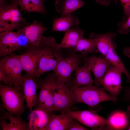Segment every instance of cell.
<instances>
[{
  "mask_svg": "<svg viewBox=\"0 0 130 130\" xmlns=\"http://www.w3.org/2000/svg\"><path fill=\"white\" fill-rule=\"evenodd\" d=\"M39 45L44 48V52L35 67L34 76L36 78L50 71H53L64 58L62 48L53 37L43 36Z\"/></svg>",
  "mask_w": 130,
  "mask_h": 130,
  "instance_id": "1",
  "label": "cell"
},
{
  "mask_svg": "<svg viewBox=\"0 0 130 130\" xmlns=\"http://www.w3.org/2000/svg\"><path fill=\"white\" fill-rule=\"evenodd\" d=\"M71 89L74 95L75 104L83 103L94 108L98 106L100 103L104 101L115 102L117 100L116 98L106 93L104 89L93 84Z\"/></svg>",
  "mask_w": 130,
  "mask_h": 130,
  "instance_id": "2",
  "label": "cell"
},
{
  "mask_svg": "<svg viewBox=\"0 0 130 130\" xmlns=\"http://www.w3.org/2000/svg\"><path fill=\"white\" fill-rule=\"evenodd\" d=\"M0 95L2 106L9 114L21 115L25 108L22 91L0 82Z\"/></svg>",
  "mask_w": 130,
  "mask_h": 130,
  "instance_id": "3",
  "label": "cell"
},
{
  "mask_svg": "<svg viewBox=\"0 0 130 130\" xmlns=\"http://www.w3.org/2000/svg\"><path fill=\"white\" fill-rule=\"evenodd\" d=\"M54 100V111L65 114L74 104L73 92L65 83L57 78L53 88Z\"/></svg>",
  "mask_w": 130,
  "mask_h": 130,
  "instance_id": "4",
  "label": "cell"
},
{
  "mask_svg": "<svg viewBox=\"0 0 130 130\" xmlns=\"http://www.w3.org/2000/svg\"><path fill=\"white\" fill-rule=\"evenodd\" d=\"M87 54H78L73 52L66 58H63L53 70L57 78L65 83L70 81L73 72L76 68L84 61Z\"/></svg>",
  "mask_w": 130,
  "mask_h": 130,
  "instance_id": "5",
  "label": "cell"
},
{
  "mask_svg": "<svg viewBox=\"0 0 130 130\" xmlns=\"http://www.w3.org/2000/svg\"><path fill=\"white\" fill-rule=\"evenodd\" d=\"M0 67L3 69L13 80L14 87L23 92V67L18 55L12 54L3 57Z\"/></svg>",
  "mask_w": 130,
  "mask_h": 130,
  "instance_id": "6",
  "label": "cell"
},
{
  "mask_svg": "<svg viewBox=\"0 0 130 130\" xmlns=\"http://www.w3.org/2000/svg\"><path fill=\"white\" fill-rule=\"evenodd\" d=\"M122 73L120 69L111 64L101 81V85L103 89L116 98L124 89L122 85Z\"/></svg>",
  "mask_w": 130,
  "mask_h": 130,
  "instance_id": "7",
  "label": "cell"
},
{
  "mask_svg": "<svg viewBox=\"0 0 130 130\" xmlns=\"http://www.w3.org/2000/svg\"><path fill=\"white\" fill-rule=\"evenodd\" d=\"M67 113L80 123L90 128H101L107 124L108 120L94 111L88 110L68 111Z\"/></svg>",
  "mask_w": 130,
  "mask_h": 130,
  "instance_id": "8",
  "label": "cell"
},
{
  "mask_svg": "<svg viewBox=\"0 0 130 130\" xmlns=\"http://www.w3.org/2000/svg\"><path fill=\"white\" fill-rule=\"evenodd\" d=\"M26 48V52L18 56L23 70L34 76L36 65L44 49L40 45L37 46L30 45Z\"/></svg>",
  "mask_w": 130,
  "mask_h": 130,
  "instance_id": "9",
  "label": "cell"
},
{
  "mask_svg": "<svg viewBox=\"0 0 130 130\" xmlns=\"http://www.w3.org/2000/svg\"><path fill=\"white\" fill-rule=\"evenodd\" d=\"M23 76V92L26 106L31 112L36 102L37 90L40 88L38 78L26 72Z\"/></svg>",
  "mask_w": 130,
  "mask_h": 130,
  "instance_id": "10",
  "label": "cell"
},
{
  "mask_svg": "<svg viewBox=\"0 0 130 130\" xmlns=\"http://www.w3.org/2000/svg\"><path fill=\"white\" fill-rule=\"evenodd\" d=\"M11 1L10 5L0 6V21L16 25L27 23L26 19L23 17L18 8V0Z\"/></svg>",
  "mask_w": 130,
  "mask_h": 130,
  "instance_id": "11",
  "label": "cell"
},
{
  "mask_svg": "<svg viewBox=\"0 0 130 130\" xmlns=\"http://www.w3.org/2000/svg\"><path fill=\"white\" fill-rule=\"evenodd\" d=\"M84 61L89 62L91 65V70L95 78V85L98 87L101 86V79L111 64L103 56H87L84 59Z\"/></svg>",
  "mask_w": 130,
  "mask_h": 130,
  "instance_id": "12",
  "label": "cell"
},
{
  "mask_svg": "<svg viewBox=\"0 0 130 130\" xmlns=\"http://www.w3.org/2000/svg\"><path fill=\"white\" fill-rule=\"evenodd\" d=\"M20 48L17 32L6 31L0 34V56L4 57L12 54Z\"/></svg>",
  "mask_w": 130,
  "mask_h": 130,
  "instance_id": "13",
  "label": "cell"
},
{
  "mask_svg": "<svg viewBox=\"0 0 130 130\" xmlns=\"http://www.w3.org/2000/svg\"><path fill=\"white\" fill-rule=\"evenodd\" d=\"M52 114L42 107L32 110L28 117L29 130H44Z\"/></svg>",
  "mask_w": 130,
  "mask_h": 130,
  "instance_id": "14",
  "label": "cell"
},
{
  "mask_svg": "<svg viewBox=\"0 0 130 130\" xmlns=\"http://www.w3.org/2000/svg\"><path fill=\"white\" fill-rule=\"evenodd\" d=\"M39 77L38 78V80L40 90L39 94H37L34 107L36 108L42 107L47 96L57 80V77L54 72L48 73L43 79Z\"/></svg>",
  "mask_w": 130,
  "mask_h": 130,
  "instance_id": "15",
  "label": "cell"
},
{
  "mask_svg": "<svg viewBox=\"0 0 130 130\" xmlns=\"http://www.w3.org/2000/svg\"><path fill=\"white\" fill-rule=\"evenodd\" d=\"M47 29L41 22L35 20L32 24L20 29L27 38L29 44L38 46L40 44L43 33Z\"/></svg>",
  "mask_w": 130,
  "mask_h": 130,
  "instance_id": "16",
  "label": "cell"
},
{
  "mask_svg": "<svg viewBox=\"0 0 130 130\" xmlns=\"http://www.w3.org/2000/svg\"><path fill=\"white\" fill-rule=\"evenodd\" d=\"M91 65L86 62L82 66H78L75 69V78L72 81L71 88L93 84L94 80L91 74Z\"/></svg>",
  "mask_w": 130,
  "mask_h": 130,
  "instance_id": "17",
  "label": "cell"
},
{
  "mask_svg": "<svg viewBox=\"0 0 130 130\" xmlns=\"http://www.w3.org/2000/svg\"><path fill=\"white\" fill-rule=\"evenodd\" d=\"M116 35V33L111 31L101 34L92 32L90 33L89 38L95 40L98 52L105 56L111 46L116 43L114 39Z\"/></svg>",
  "mask_w": 130,
  "mask_h": 130,
  "instance_id": "18",
  "label": "cell"
},
{
  "mask_svg": "<svg viewBox=\"0 0 130 130\" xmlns=\"http://www.w3.org/2000/svg\"><path fill=\"white\" fill-rule=\"evenodd\" d=\"M129 118L126 112L117 110L110 114L107 120L108 124L101 129L110 130H122L129 127Z\"/></svg>",
  "mask_w": 130,
  "mask_h": 130,
  "instance_id": "19",
  "label": "cell"
},
{
  "mask_svg": "<svg viewBox=\"0 0 130 130\" xmlns=\"http://www.w3.org/2000/svg\"><path fill=\"white\" fill-rule=\"evenodd\" d=\"M79 23L78 17L72 13L60 17H55L51 31H65L78 26Z\"/></svg>",
  "mask_w": 130,
  "mask_h": 130,
  "instance_id": "20",
  "label": "cell"
},
{
  "mask_svg": "<svg viewBox=\"0 0 130 130\" xmlns=\"http://www.w3.org/2000/svg\"><path fill=\"white\" fill-rule=\"evenodd\" d=\"M73 119L67 113L52 114L44 130H68Z\"/></svg>",
  "mask_w": 130,
  "mask_h": 130,
  "instance_id": "21",
  "label": "cell"
},
{
  "mask_svg": "<svg viewBox=\"0 0 130 130\" xmlns=\"http://www.w3.org/2000/svg\"><path fill=\"white\" fill-rule=\"evenodd\" d=\"M6 119H8L9 123L5 119L1 122V125L3 130H29L28 123L23 120L21 116L11 115L7 112H4Z\"/></svg>",
  "mask_w": 130,
  "mask_h": 130,
  "instance_id": "22",
  "label": "cell"
},
{
  "mask_svg": "<svg viewBox=\"0 0 130 130\" xmlns=\"http://www.w3.org/2000/svg\"><path fill=\"white\" fill-rule=\"evenodd\" d=\"M85 3L83 0H56L55 5L60 16L63 17L80 8Z\"/></svg>",
  "mask_w": 130,
  "mask_h": 130,
  "instance_id": "23",
  "label": "cell"
},
{
  "mask_svg": "<svg viewBox=\"0 0 130 130\" xmlns=\"http://www.w3.org/2000/svg\"><path fill=\"white\" fill-rule=\"evenodd\" d=\"M84 31L78 26L65 31L64 37L60 44L62 48H74Z\"/></svg>",
  "mask_w": 130,
  "mask_h": 130,
  "instance_id": "24",
  "label": "cell"
},
{
  "mask_svg": "<svg viewBox=\"0 0 130 130\" xmlns=\"http://www.w3.org/2000/svg\"><path fill=\"white\" fill-rule=\"evenodd\" d=\"M116 43L112 45L104 56L111 64L116 67L125 76L128 83L130 82V74L124 66L123 63L117 53L115 49Z\"/></svg>",
  "mask_w": 130,
  "mask_h": 130,
  "instance_id": "25",
  "label": "cell"
},
{
  "mask_svg": "<svg viewBox=\"0 0 130 130\" xmlns=\"http://www.w3.org/2000/svg\"><path fill=\"white\" fill-rule=\"evenodd\" d=\"M43 0H18L20 11L35 12L43 14L46 13V10Z\"/></svg>",
  "mask_w": 130,
  "mask_h": 130,
  "instance_id": "26",
  "label": "cell"
},
{
  "mask_svg": "<svg viewBox=\"0 0 130 130\" xmlns=\"http://www.w3.org/2000/svg\"><path fill=\"white\" fill-rule=\"evenodd\" d=\"M74 49L73 52H79L83 54H93L98 52L94 39H86L83 36L79 39Z\"/></svg>",
  "mask_w": 130,
  "mask_h": 130,
  "instance_id": "27",
  "label": "cell"
},
{
  "mask_svg": "<svg viewBox=\"0 0 130 130\" xmlns=\"http://www.w3.org/2000/svg\"><path fill=\"white\" fill-rule=\"evenodd\" d=\"M54 87L48 94L41 107L51 112L54 111V100L53 90Z\"/></svg>",
  "mask_w": 130,
  "mask_h": 130,
  "instance_id": "28",
  "label": "cell"
},
{
  "mask_svg": "<svg viewBox=\"0 0 130 130\" xmlns=\"http://www.w3.org/2000/svg\"><path fill=\"white\" fill-rule=\"evenodd\" d=\"M118 31L121 34H126L130 32V15L125 20H122L118 24Z\"/></svg>",
  "mask_w": 130,
  "mask_h": 130,
  "instance_id": "29",
  "label": "cell"
},
{
  "mask_svg": "<svg viewBox=\"0 0 130 130\" xmlns=\"http://www.w3.org/2000/svg\"><path fill=\"white\" fill-rule=\"evenodd\" d=\"M0 81L9 86H12L13 84V81L11 78L3 69L0 67Z\"/></svg>",
  "mask_w": 130,
  "mask_h": 130,
  "instance_id": "30",
  "label": "cell"
},
{
  "mask_svg": "<svg viewBox=\"0 0 130 130\" xmlns=\"http://www.w3.org/2000/svg\"><path fill=\"white\" fill-rule=\"evenodd\" d=\"M18 34V43L20 48L21 47L26 48L30 45L28 40L21 29L17 31Z\"/></svg>",
  "mask_w": 130,
  "mask_h": 130,
  "instance_id": "31",
  "label": "cell"
},
{
  "mask_svg": "<svg viewBox=\"0 0 130 130\" xmlns=\"http://www.w3.org/2000/svg\"><path fill=\"white\" fill-rule=\"evenodd\" d=\"M124 9L122 19L126 20L130 15V0H119Z\"/></svg>",
  "mask_w": 130,
  "mask_h": 130,
  "instance_id": "32",
  "label": "cell"
},
{
  "mask_svg": "<svg viewBox=\"0 0 130 130\" xmlns=\"http://www.w3.org/2000/svg\"><path fill=\"white\" fill-rule=\"evenodd\" d=\"M20 25H16L8 24L0 21V32L6 31H12L18 28Z\"/></svg>",
  "mask_w": 130,
  "mask_h": 130,
  "instance_id": "33",
  "label": "cell"
},
{
  "mask_svg": "<svg viewBox=\"0 0 130 130\" xmlns=\"http://www.w3.org/2000/svg\"><path fill=\"white\" fill-rule=\"evenodd\" d=\"M76 119H73L68 130H87L89 129L82 125Z\"/></svg>",
  "mask_w": 130,
  "mask_h": 130,
  "instance_id": "34",
  "label": "cell"
},
{
  "mask_svg": "<svg viewBox=\"0 0 130 130\" xmlns=\"http://www.w3.org/2000/svg\"><path fill=\"white\" fill-rule=\"evenodd\" d=\"M124 100L130 104V87H126L124 89Z\"/></svg>",
  "mask_w": 130,
  "mask_h": 130,
  "instance_id": "35",
  "label": "cell"
},
{
  "mask_svg": "<svg viewBox=\"0 0 130 130\" xmlns=\"http://www.w3.org/2000/svg\"><path fill=\"white\" fill-rule=\"evenodd\" d=\"M97 3L105 5L108 6L110 4L111 1H113L115 4L117 3V0H94Z\"/></svg>",
  "mask_w": 130,
  "mask_h": 130,
  "instance_id": "36",
  "label": "cell"
},
{
  "mask_svg": "<svg viewBox=\"0 0 130 130\" xmlns=\"http://www.w3.org/2000/svg\"><path fill=\"white\" fill-rule=\"evenodd\" d=\"M123 51L125 56L130 58V46L124 47L123 49Z\"/></svg>",
  "mask_w": 130,
  "mask_h": 130,
  "instance_id": "37",
  "label": "cell"
},
{
  "mask_svg": "<svg viewBox=\"0 0 130 130\" xmlns=\"http://www.w3.org/2000/svg\"><path fill=\"white\" fill-rule=\"evenodd\" d=\"M126 113L127 116L130 120V105L128 106ZM128 130H130V124L128 128Z\"/></svg>",
  "mask_w": 130,
  "mask_h": 130,
  "instance_id": "38",
  "label": "cell"
},
{
  "mask_svg": "<svg viewBox=\"0 0 130 130\" xmlns=\"http://www.w3.org/2000/svg\"><path fill=\"white\" fill-rule=\"evenodd\" d=\"M43 0L44 1H45V0Z\"/></svg>",
  "mask_w": 130,
  "mask_h": 130,
  "instance_id": "39",
  "label": "cell"
},
{
  "mask_svg": "<svg viewBox=\"0 0 130 130\" xmlns=\"http://www.w3.org/2000/svg\"></svg>",
  "mask_w": 130,
  "mask_h": 130,
  "instance_id": "40",
  "label": "cell"
}]
</instances>
